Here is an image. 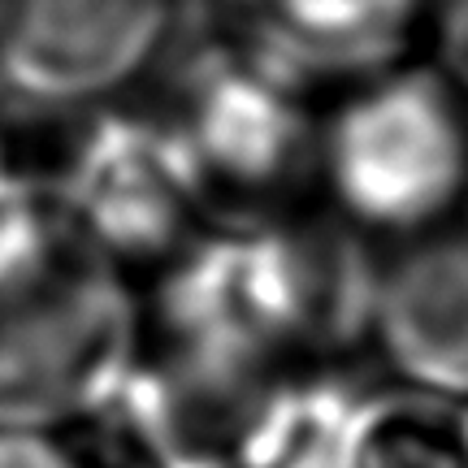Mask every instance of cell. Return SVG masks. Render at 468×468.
Here are the masks:
<instances>
[{"mask_svg":"<svg viewBox=\"0 0 468 468\" xmlns=\"http://www.w3.org/2000/svg\"><path fill=\"white\" fill-rule=\"evenodd\" d=\"M0 9H5V0H0Z\"/></svg>","mask_w":468,"mask_h":468,"instance_id":"7c38bea8","label":"cell"},{"mask_svg":"<svg viewBox=\"0 0 468 468\" xmlns=\"http://www.w3.org/2000/svg\"><path fill=\"white\" fill-rule=\"evenodd\" d=\"M425 57L468 91V0H434Z\"/></svg>","mask_w":468,"mask_h":468,"instance_id":"ba28073f","label":"cell"},{"mask_svg":"<svg viewBox=\"0 0 468 468\" xmlns=\"http://www.w3.org/2000/svg\"><path fill=\"white\" fill-rule=\"evenodd\" d=\"M213 14L230 48L308 96H330L425 57L434 0H213Z\"/></svg>","mask_w":468,"mask_h":468,"instance_id":"5b68a950","label":"cell"},{"mask_svg":"<svg viewBox=\"0 0 468 468\" xmlns=\"http://www.w3.org/2000/svg\"><path fill=\"white\" fill-rule=\"evenodd\" d=\"M317 109L321 96H308L226 39H213L183 66L161 117L213 221L317 208Z\"/></svg>","mask_w":468,"mask_h":468,"instance_id":"7a4b0ae2","label":"cell"},{"mask_svg":"<svg viewBox=\"0 0 468 468\" xmlns=\"http://www.w3.org/2000/svg\"><path fill=\"white\" fill-rule=\"evenodd\" d=\"M0 468H87L61 430H0Z\"/></svg>","mask_w":468,"mask_h":468,"instance_id":"9c48e42d","label":"cell"},{"mask_svg":"<svg viewBox=\"0 0 468 468\" xmlns=\"http://www.w3.org/2000/svg\"><path fill=\"white\" fill-rule=\"evenodd\" d=\"M52 196L74 230L122 273L165 269L204 230L208 208L161 113L87 109L52 152Z\"/></svg>","mask_w":468,"mask_h":468,"instance_id":"3957f363","label":"cell"},{"mask_svg":"<svg viewBox=\"0 0 468 468\" xmlns=\"http://www.w3.org/2000/svg\"><path fill=\"white\" fill-rule=\"evenodd\" d=\"M365 338L399 390L468 408V218L386 248L368 278Z\"/></svg>","mask_w":468,"mask_h":468,"instance_id":"8992f818","label":"cell"},{"mask_svg":"<svg viewBox=\"0 0 468 468\" xmlns=\"http://www.w3.org/2000/svg\"><path fill=\"white\" fill-rule=\"evenodd\" d=\"M460 417H464V442H468V408H460Z\"/></svg>","mask_w":468,"mask_h":468,"instance_id":"8fae6325","label":"cell"},{"mask_svg":"<svg viewBox=\"0 0 468 468\" xmlns=\"http://www.w3.org/2000/svg\"><path fill=\"white\" fill-rule=\"evenodd\" d=\"M152 5H161V9H174V5H183V0H152Z\"/></svg>","mask_w":468,"mask_h":468,"instance_id":"30bf717a","label":"cell"},{"mask_svg":"<svg viewBox=\"0 0 468 468\" xmlns=\"http://www.w3.org/2000/svg\"><path fill=\"white\" fill-rule=\"evenodd\" d=\"M313 204L382 251L464 221L468 91L412 57L321 96Z\"/></svg>","mask_w":468,"mask_h":468,"instance_id":"6da1fadb","label":"cell"},{"mask_svg":"<svg viewBox=\"0 0 468 468\" xmlns=\"http://www.w3.org/2000/svg\"><path fill=\"white\" fill-rule=\"evenodd\" d=\"M165 31L152 0H5L0 83L31 109L87 113L148 74Z\"/></svg>","mask_w":468,"mask_h":468,"instance_id":"277c9868","label":"cell"},{"mask_svg":"<svg viewBox=\"0 0 468 468\" xmlns=\"http://www.w3.org/2000/svg\"><path fill=\"white\" fill-rule=\"evenodd\" d=\"M356 468H468L464 417L425 395H378L368 408Z\"/></svg>","mask_w":468,"mask_h":468,"instance_id":"52a82bcc","label":"cell"}]
</instances>
